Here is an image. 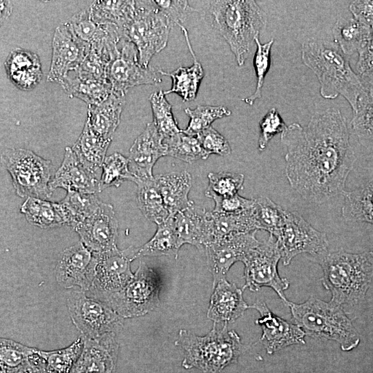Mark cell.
<instances>
[{
    "label": "cell",
    "instance_id": "b9f144b4",
    "mask_svg": "<svg viewBox=\"0 0 373 373\" xmlns=\"http://www.w3.org/2000/svg\"><path fill=\"white\" fill-rule=\"evenodd\" d=\"M67 23L80 40L90 45L106 39L111 27V25L97 23L92 19L89 8L77 12Z\"/></svg>",
    "mask_w": 373,
    "mask_h": 373
},
{
    "label": "cell",
    "instance_id": "7c38bea8",
    "mask_svg": "<svg viewBox=\"0 0 373 373\" xmlns=\"http://www.w3.org/2000/svg\"><path fill=\"white\" fill-rule=\"evenodd\" d=\"M67 305L74 325L85 337L97 338L122 326V317L107 303L88 297L82 289L73 291Z\"/></svg>",
    "mask_w": 373,
    "mask_h": 373
},
{
    "label": "cell",
    "instance_id": "52a82bcc",
    "mask_svg": "<svg viewBox=\"0 0 373 373\" xmlns=\"http://www.w3.org/2000/svg\"><path fill=\"white\" fill-rule=\"evenodd\" d=\"M171 27L168 17L153 1H135L133 17L124 35L137 48L141 65L149 67L153 57L166 46Z\"/></svg>",
    "mask_w": 373,
    "mask_h": 373
},
{
    "label": "cell",
    "instance_id": "60d3db41",
    "mask_svg": "<svg viewBox=\"0 0 373 373\" xmlns=\"http://www.w3.org/2000/svg\"><path fill=\"white\" fill-rule=\"evenodd\" d=\"M167 146V155L187 163L206 160L209 155L202 147L196 136L185 133L182 130L175 135L164 140Z\"/></svg>",
    "mask_w": 373,
    "mask_h": 373
},
{
    "label": "cell",
    "instance_id": "f6af8a7d",
    "mask_svg": "<svg viewBox=\"0 0 373 373\" xmlns=\"http://www.w3.org/2000/svg\"><path fill=\"white\" fill-rule=\"evenodd\" d=\"M133 180L128 158L117 152L106 157L99 179L100 191L111 186L118 187L125 180Z\"/></svg>",
    "mask_w": 373,
    "mask_h": 373
},
{
    "label": "cell",
    "instance_id": "836d02e7",
    "mask_svg": "<svg viewBox=\"0 0 373 373\" xmlns=\"http://www.w3.org/2000/svg\"><path fill=\"white\" fill-rule=\"evenodd\" d=\"M26 220L41 229H50L66 224L58 202L36 198H27L20 208Z\"/></svg>",
    "mask_w": 373,
    "mask_h": 373
},
{
    "label": "cell",
    "instance_id": "74e56055",
    "mask_svg": "<svg viewBox=\"0 0 373 373\" xmlns=\"http://www.w3.org/2000/svg\"><path fill=\"white\" fill-rule=\"evenodd\" d=\"M365 90L353 112L351 126L359 142L367 148L373 147V84H364Z\"/></svg>",
    "mask_w": 373,
    "mask_h": 373
},
{
    "label": "cell",
    "instance_id": "e0dca14e",
    "mask_svg": "<svg viewBox=\"0 0 373 373\" xmlns=\"http://www.w3.org/2000/svg\"><path fill=\"white\" fill-rule=\"evenodd\" d=\"M256 233L231 236L205 247L213 287L220 280L226 278L227 273L235 262H242L247 254L259 244Z\"/></svg>",
    "mask_w": 373,
    "mask_h": 373
},
{
    "label": "cell",
    "instance_id": "e575fe53",
    "mask_svg": "<svg viewBox=\"0 0 373 373\" xmlns=\"http://www.w3.org/2000/svg\"><path fill=\"white\" fill-rule=\"evenodd\" d=\"M59 84L70 97L80 99L88 106L101 103L113 90L111 84L108 82L82 78L77 75L74 77L68 76Z\"/></svg>",
    "mask_w": 373,
    "mask_h": 373
},
{
    "label": "cell",
    "instance_id": "cb8c5ba5",
    "mask_svg": "<svg viewBox=\"0 0 373 373\" xmlns=\"http://www.w3.org/2000/svg\"><path fill=\"white\" fill-rule=\"evenodd\" d=\"M174 228L182 244H190L198 248L211 242L209 211L192 207L173 215Z\"/></svg>",
    "mask_w": 373,
    "mask_h": 373
},
{
    "label": "cell",
    "instance_id": "83f0119b",
    "mask_svg": "<svg viewBox=\"0 0 373 373\" xmlns=\"http://www.w3.org/2000/svg\"><path fill=\"white\" fill-rule=\"evenodd\" d=\"M186 39L188 48L193 58V64L189 67L180 66L175 70L167 73L160 70L162 75L169 76L172 79L171 88L164 92L165 95L175 93L182 97L184 102L193 101L196 98L199 86L204 77V70L197 59L190 43L187 30L180 26Z\"/></svg>",
    "mask_w": 373,
    "mask_h": 373
},
{
    "label": "cell",
    "instance_id": "9a60e30c",
    "mask_svg": "<svg viewBox=\"0 0 373 373\" xmlns=\"http://www.w3.org/2000/svg\"><path fill=\"white\" fill-rule=\"evenodd\" d=\"M137 248H117L95 252V267L93 286L106 294L122 289L133 278L131 262L137 258Z\"/></svg>",
    "mask_w": 373,
    "mask_h": 373
},
{
    "label": "cell",
    "instance_id": "1f68e13d",
    "mask_svg": "<svg viewBox=\"0 0 373 373\" xmlns=\"http://www.w3.org/2000/svg\"><path fill=\"white\" fill-rule=\"evenodd\" d=\"M101 202L95 194L68 191L58 203L66 224L75 229L97 211Z\"/></svg>",
    "mask_w": 373,
    "mask_h": 373
},
{
    "label": "cell",
    "instance_id": "681fc988",
    "mask_svg": "<svg viewBox=\"0 0 373 373\" xmlns=\"http://www.w3.org/2000/svg\"><path fill=\"white\" fill-rule=\"evenodd\" d=\"M110 61L108 53L90 47L87 56L76 70V75L82 78L108 82L106 68Z\"/></svg>",
    "mask_w": 373,
    "mask_h": 373
},
{
    "label": "cell",
    "instance_id": "5b68a950",
    "mask_svg": "<svg viewBox=\"0 0 373 373\" xmlns=\"http://www.w3.org/2000/svg\"><path fill=\"white\" fill-rule=\"evenodd\" d=\"M291 317L310 337L337 342L341 349L349 352L360 343L359 334L342 306L311 297L302 303L287 301Z\"/></svg>",
    "mask_w": 373,
    "mask_h": 373
},
{
    "label": "cell",
    "instance_id": "ab89813d",
    "mask_svg": "<svg viewBox=\"0 0 373 373\" xmlns=\"http://www.w3.org/2000/svg\"><path fill=\"white\" fill-rule=\"evenodd\" d=\"M84 346L83 337H79L68 347L52 351L38 350L47 373H70Z\"/></svg>",
    "mask_w": 373,
    "mask_h": 373
},
{
    "label": "cell",
    "instance_id": "f1b7e54d",
    "mask_svg": "<svg viewBox=\"0 0 373 373\" xmlns=\"http://www.w3.org/2000/svg\"><path fill=\"white\" fill-rule=\"evenodd\" d=\"M211 242L231 236L256 231L258 229L254 206L245 211L234 214L209 212Z\"/></svg>",
    "mask_w": 373,
    "mask_h": 373
},
{
    "label": "cell",
    "instance_id": "f907efd6",
    "mask_svg": "<svg viewBox=\"0 0 373 373\" xmlns=\"http://www.w3.org/2000/svg\"><path fill=\"white\" fill-rule=\"evenodd\" d=\"M260 135L258 149L264 151L270 140L277 134H282L287 128L284 120L276 108H271L261 119L259 123Z\"/></svg>",
    "mask_w": 373,
    "mask_h": 373
},
{
    "label": "cell",
    "instance_id": "4316f807",
    "mask_svg": "<svg viewBox=\"0 0 373 373\" xmlns=\"http://www.w3.org/2000/svg\"><path fill=\"white\" fill-rule=\"evenodd\" d=\"M125 95L112 90L101 103L88 106L86 121L97 133L104 138L112 139L119 124Z\"/></svg>",
    "mask_w": 373,
    "mask_h": 373
},
{
    "label": "cell",
    "instance_id": "ffe728a7",
    "mask_svg": "<svg viewBox=\"0 0 373 373\" xmlns=\"http://www.w3.org/2000/svg\"><path fill=\"white\" fill-rule=\"evenodd\" d=\"M165 155H167V146L164 137L153 122L148 123L129 150L128 159L130 171L134 177L133 182L153 178L155 164Z\"/></svg>",
    "mask_w": 373,
    "mask_h": 373
},
{
    "label": "cell",
    "instance_id": "6da1fadb",
    "mask_svg": "<svg viewBox=\"0 0 373 373\" xmlns=\"http://www.w3.org/2000/svg\"><path fill=\"white\" fill-rule=\"evenodd\" d=\"M280 140L287 149L286 178L303 198L322 204L342 194L356 156L339 109L315 113L305 127L291 124Z\"/></svg>",
    "mask_w": 373,
    "mask_h": 373
},
{
    "label": "cell",
    "instance_id": "91938a15",
    "mask_svg": "<svg viewBox=\"0 0 373 373\" xmlns=\"http://www.w3.org/2000/svg\"><path fill=\"white\" fill-rule=\"evenodd\" d=\"M19 373H47L44 362L38 354V350L31 363Z\"/></svg>",
    "mask_w": 373,
    "mask_h": 373
},
{
    "label": "cell",
    "instance_id": "ee69618b",
    "mask_svg": "<svg viewBox=\"0 0 373 373\" xmlns=\"http://www.w3.org/2000/svg\"><path fill=\"white\" fill-rule=\"evenodd\" d=\"M255 211L259 230L276 237L283 226L287 210L267 197L255 199Z\"/></svg>",
    "mask_w": 373,
    "mask_h": 373
},
{
    "label": "cell",
    "instance_id": "d6986e66",
    "mask_svg": "<svg viewBox=\"0 0 373 373\" xmlns=\"http://www.w3.org/2000/svg\"><path fill=\"white\" fill-rule=\"evenodd\" d=\"M81 241L94 252L115 249L118 235V222L113 207L101 202L97 211L74 229Z\"/></svg>",
    "mask_w": 373,
    "mask_h": 373
},
{
    "label": "cell",
    "instance_id": "8992f818",
    "mask_svg": "<svg viewBox=\"0 0 373 373\" xmlns=\"http://www.w3.org/2000/svg\"><path fill=\"white\" fill-rule=\"evenodd\" d=\"M176 345L184 351L182 367L197 368L204 373H220L227 366L236 363L242 350L240 337L234 330L229 331L227 324L218 329L214 323L211 331L203 336L182 329Z\"/></svg>",
    "mask_w": 373,
    "mask_h": 373
},
{
    "label": "cell",
    "instance_id": "c3c4849f",
    "mask_svg": "<svg viewBox=\"0 0 373 373\" xmlns=\"http://www.w3.org/2000/svg\"><path fill=\"white\" fill-rule=\"evenodd\" d=\"M209 184L205 195H216L230 196L238 193L243 188V174L229 172L209 173L207 175Z\"/></svg>",
    "mask_w": 373,
    "mask_h": 373
},
{
    "label": "cell",
    "instance_id": "5bb4252c",
    "mask_svg": "<svg viewBox=\"0 0 373 373\" xmlns=\"http://www.w3.org/2000/svg\"><path fill=\"white\" fill-rule=\"evenodd\" d=\"M52 59L47 79L60 83L70 71H76L90 50V45L80 40L67 22L54 32Z\"/></svg>",
    "mask_w": 373,
    "mask_h": 373
},
{
    "label": "cell",
    "instance_id": "603a6c76",
    "mask_svg": "<svg viewBox=\"0 0 373 373\" xmlns=\"http://www.w3.org/2000/svg\"><path fill=\"white\" fill-rule=\"evenodd\" d=\"M242 290L226 278L214 287L207 311V318L214 323L228 325L242 316L249 306L245 301Z\"/></svg>",
    "mask_w": 373,
    "mask_h": 373
},
{
    "label": "cell",
    "instance_id": "8d00e7d4",
    "mask_svg": "<svg viewBox=\"0 0 373 373\" xmlns=\"http://www.w3.org/2000/svg\"><path fill=\"white\" fill-rule=\"evenodd\" d=\"M135 183L137 185L138 205L143 215L157 225L165 222L170 213L156 186L155 177L137 180Z\"/></svg>",
    "mask_w": 373,
    "mask_h": 373
},
{
    "label": "cell",
    "instance_id": "9c48e42d",
    "mask_svg": "<svg viewBox=\"0 0 373 373\" xmlns=\"http://www.w3.org/2000/svg\"><path fill=\"white\" fill-rule=\"evenodd\" d=\"M161 286L157 273L140 262L133 278L122 289L106 294L107 304L122 318L143 316L159 305Z\"/></svg>",
    "mask_w": 373,
    "mask_h": 373
},
{
    "label": "cell",
    "instance_id": "7402d4cb",
    "mask_svg": "<svg viewBox=\"0 0 373 373\" xmlns=\"http://www.w3.org/2000/svg\"><path fill=\"white\" fill-rule=\"evenodd\" d=\"M57 188L67 191L95 194L100 192L99 179L86 170L72 148L67 146L63 162L49 183L52 192Z\"/></svg>",
    "mask_w": 373,
    "mask_h": 373
},
{
    "label": "cell",
    "instance_id": "44dd1931",
    "mask_svg": "<svg viewBox=\"0 0 373 373\" xmlns=\"http://www.w3.org/2000/svg\"><path fill=\"white\" fill-rule=\"evenodd\" d=\"M82 337L83 349L70 373H115L119 344L115 333L97 338Z\"/></svg>",
    "mask_w": 373,
    "mask_h": 373
},
{
    "label": "cell",
    "instance_id": "277c9868",
    "mask_svg": "<svg viewBox=\"0 0 373 373\" xmlns=\"http://www.w3.org/2000/svg\"><path fill=\"white\" fill-rule=\"evenodd\" d=\"M214 28L233 53L238 65H244L251 46L265 27V12L256 1L223 0L209 1Z\"/></svg>",
    "mask_w": 373,
    "mask_h": 373
},
{
    "label": "cell",
    "instance_id": "11a10c76",
    "mask_svg": "<svg viewBox=\"0 0 373 373\" xmlns=\"http://www.w3.org/2000/svg\"><path fill=\"white\" fill-rule=\"evenodd\" d=\"M159 9L168 17L171 25L180 26L187 15L195 11L187 1L153 0Z\"/></svg>",
    "mask_w": 373,
    "mask_h": 373
},
{
    "label": "cell",
    "instance_id": "8fae6325",
    "mask_svg": "<svg viewBox=\"0 0 373 373\" xmlns=\"http://www.w3.org/2000/svg\"><path fill=\"white\" fill-rule=\"evenodd\" d=\"M275 238L285 266L301 254H309L314 260L328 252L326 233L314 228L296 212L287 210L284 223Z\"/></svg>",
    "mask_w": 373,
    "mask_h": 373
},
{
    "label": "cell",
    "instance_id": "d4e9b609",
    "mask_svg": "<svg viewBox=\"0 0 373 373\" xmlns=\"http://www.w3.org/2000/svg\"><path fill=\"white\" fill-rule=\"evenodd\" d=\"M155 182L170 216L193 205L189 199L192 185L189 172L183 171L160 175L155 177Z\"/></svg>",
    "mask_w": 373,
    "mask_h": 373
},
{
    "label": "cell",
    "instance_id": "7bdbcfd3",
    "mask_svg": "<svg viewBox=\"0 0 373 373\" xmlns=\"http://www.w3.org/2000/svg\"><path fill=\"white\" fill-rule=\"evenodd\" d=\"M149 101L153 112V122L164 140L180 133L182 129L178 126L173 115L172 106L167 101L164 92L160 90L152 93Z\"/></svg>",
    "mask_w": 373,
    "mask_h": 373
},
{
    "label": "cell",
    "instance_id": "2e32d148",
    "mask_svg": "<svg viewBox=\"0 0 373 373\" xmlns=\"http://www.w3.org/2000/svg\"><path fill=\"white\" fill-rule=\"evenodd\" d=\"M95 267V252L80 240L61 253L55 267V278L64 288L78 286L84 291L88 290L93 285Z\"/></svg>",
    "mask_w": 373,
    "mask_h": 373
},
{
    "label": "cell",
    "instance_id": "7a4b0ae2",
    "mask_svg": "<svg viewBox=\"0 0 373 373\" xmlns=\"http://www.w3.org/2000/svg\"><path fill=\"white\" fill-rule=\"evenodd\" d=\"M303 64L317 77L321 95L334 99L338 95L350 104L353 112L365 86L352 68L347 55L334 42L318 39L305 41L301 48Z\"/></svg>",
    "mask_w": 373,
    "mask_h": 373
},
{
    "label": "cell",
    "instance_id": "d590c367",
    "mask_svg": "<svg viewBox=\"0 0 373 373\" xmlns=\"http://www.w3.org/2000/svg\"><path fill=\"white\" fill-rule=\"evenodd\" d=\"M182 244L174 228L173 216H170L163 223L157 225L153 238L137 248V258L141 256H175Z\"/></svg>",
    "mask_w": 373,
    "mask_h": 373
},
{
    "label": "cell",
    "instance_id": "3957f363",
    "mask_svg": "<svg viewBox=\"0 0 373 373\" xmlns=\"http://www.w3.org/2000/svg\"><path fill=\"white\" fill-rule=\"evenodd\" d=\"M323 269V287L331 302L342 306L362 303L373 278V251L353 254L339 250L314 259Z\"/></svg>",
    "mask_w": 373,
    "mask_h": 373
},
{
    "label": "cell",
    "instance_id": "4dcf8cb0",
    "mask_svg": "<svg viewBox=\"0 0 373 373\" xmlns=\"http://www.w3.org/2000/svg\"><path fill=\"white\" fill-rule=\"evenodd\" d=\"M332 33L335 43L347 56L363 48L372 30L354 17H341L336 21Z\"/></svg>",
    "mask_w": 373,
    "mask_h": 373
},
{
    "label": "cell",
    "instance_id": "30bf717a",
    "mask_svg": "<svg viewBox=\"0 0 373 373\" xmlns=\"http://www.w3.org/2000/svg\"><path fill=\"white\" fill-rule=\"evenodd\" d=\"M281 259L280 249L276 238L269 234L267 240L260 242L245 256L244 278L247 288L257 291L262 287H268L274 290L286 304L284 291L289 288V282L281 278L278 271V264Z\"/></svg>",
    "mask_w": 373,
    "mask_h": 373
},
{
    "label": "cell",
    "instance_id": "6f0895ef",
    "mask_svg": "<svg viewBox=\"0 0 373 373\" xmlns=\"http://www.w3.org/2000/svg\"><path fill=\"white\" fill-rule=\"evenodd\" d=\"M42 76L41 68H37L21 72H16L8 75V77L19 89L30 90L35 88L40 82Z\"/></svg>",
    "mask_w": 373,
    "mask_h": 373
},
{
    "label": "cell",
    "instance_id": "f35d334b",
    "mask_svg": "<svg viewBox=\"0 0 373 373\" xmlns=\"http://www.w3.org/2000/svg\"><path fill=\"white\" fill-rule=\"evenodd\" d=\"M37 350L1 338L0 340L1 373H19L31 363L37 354Z\"/></svg>",
    "mask_w": 373,
    "mask_h": 373
},
{
    "label": "cell",
    "instance_id": "ac0fdd59",
    "mask_svg": "<svg viewBox=\"0 0 373 373\" xmlns=\"http://www.w3.org/2000/svg\"><path fill=\"white\" fill-rule=\"evenodd\" d=\"M249 308L257 310L260 317L256 323L262 329L260 341L267 353L272 354L286 347L305 343V333L294 323L289 322L274 314L263 301L257 300Z\"/></svg>",
    "mask_w": 373,
    "mask_h": 373
},
{
    "label": "cell",
    "instance_id": "816d5d0a",
    "mask_svg": "<svg viewBox=\"0 0 373 373\" xmlns=\"http://www.w3.org/2000/svg\"><path fill=\"white\" fill-rule=\"evenodd\" d=\"M7 75L16 72L41 68L38 55L31 51L20 48L12 50L4 62Z\"/></svg>",
    "mask_w": 373,
    "mask_h": 373
},
{
    "label": "cell",
    "instance_id": "7dc6e473",
    "mask_svg": "<svg viewBox=\"0 0 373 373\" xmlns=\"http://www.w3.org/2000/svg\"><path fill=\"white\" fill-rule=\"evenodd\" d=\"M256 50L254 57V66L256 75V86L255 91L242 100L249 104L253 105L255 101L262 97V90L266 74L267 73L271 62V49L274 42V39L265 44H261L259 37L255 39Z\"/></svg>",
    "mask_w": 373,
    "mask_h": 373
},
{
    "label": "cell",
    "instance_id": "9f6ffc18",
    "mask_svg": "<svg viewBox=\"0 0 373 373\" xmlns=\"http://www.w3.org/2000/svg\"><path fill=\"white\" fill-rule=\"evenodd\" d=\"M358 54L356 73L364 84H373V31Z\"/></svg>",
    "mask_w": 373,
    "mask_h": 373
},
{
    "label": "cell",
    "instance_id": "ba28073f",
    "mask_svg": "<svg viewBox=\"0 0 373 373\" xmlns=\"http://www.w3.org/2000/svg\"><path fill=\"white\" fill-rule=\"evenodd\" d=\"M1 161L11 175L19 196L46 200L50 198L49 183L54 168L50 160L30 150L9 149L2 153Z\"/></svg>",
    "mask_w": 373,
    "mask_h": 373
},
{
    "label": "cell",
    "instance_id": "94428289",
    "mask_svg": "<svg viewBox=\"0 0 373 373\" xmlns=\"http://www.w3.org/2000/svg\"><path fill=\"white\" fill-rule=\"evenodd\" d=\"M12 10V6L10 1H1V18L6 19L9 17Z\"/></svg>",
    "mask_w": 373,
    "mask_h": 373
},
{
    "label": "cell",
    "instance_id": "4fadbf2b",
    "mask_svg": "<svg viewBox=\"0 0 373 373\" xmlns=\"http://www.w3.org/2000/svg\"><path fill=\"white\" fill-rule=\"evenodd\" d=\"M162 76L160 69L140 64L137 48L126 37L120 40L106 68V79L113 91L123 94L136 86L157 84Z\"/></svg>",
    "mask_w": 373,
    "mask_h": 373
},
{
    "label": "cell",
    "instance_id": "db71d44e",
    "mask_svg": "<svg viewBox=\"0 0 373 373\" xmlns=\"http://www.w3.org/2000/svg\"><path fill=\"white\" fill-rule=\"evenodd\" d=\"M196 137L202 147L209 155L217 154L221 156H227L231 152L227 140L212 126L199 133Z\"/></svg>",
    "mask_w": 373,
    "mask_h": 373
},
{
    "label": "cell",
    "instance_id": "d6a6232c",
    "mask_svg": "<svg viewBox=\"0 0 373 373\" xmlns=\"http://www.w3.org/2000/svg\"><path fill=\"white\" fill-rule=\"evenodd\" d=\"M135 3V1H95L89 10L97 23L115 26L124 34V28L133 17Z\"/></svg>",
    "mask_w": 373,
    "mask_h": 373
},
{
    "label": "cell",
    "instance_id": "bcb514c9",
    "mask_svg": "<svg viewBox=\"0 0 373 373\" xmlns=\"http://www.w3.org/2000/svg\"><path fill=\"white\" fill-rule=\"evenodd\" d=\"M184 112L190 120L187 127L182 131L194 136L211 126L215 120L231 114L225 106L209 105H198L195 109L187 108Z\"/></svg>",
    "mask_w": 373,
    "mask_h": 373
},
{
    "label": "cell",
    "instance_id": "680465c9",
    "mask_svg": "<svg viewBox=\"0 0 373 373\" xmlns=\"http://www.w3.org/2000/svg\"><path fill=\"white\" fill-rule=\"evenodd\" d=\"M349 10L353 17L369 27L373 31V1H352Z\"/></svg>",
    "mask_w": 373,
    "mask_h": 373
},
{
    "label": "cell",
    "instance_id": "f546056e",
    "mask_svg": "<svg viewBox=\"0 0 373 373\" xmlns=\"http://www.w3.org/2000/svg\"><path fill=\"white\" fill-rule=\"evenodd\" d=\"M341 213L347 221L373 224V178L354 190L342 193Z\"/></svg>",
    "mask_w": 373,
    "mask_h": 373
},
{
    "label": "cell",
    "instance_id": "484cf974",
    "mask_svg": "<svg viewBox=\"0 0 373 373\" xmlns=\"http://www.w3.org/2000/svg\"><path fill=\"white\" fill-rule=\"evenodd\" d=\"M111 140L97 133L86 121L82 133L72 147L82 165L97 178Z\"/></svg>",
    "mask_w": 373,
    "mask_h": 373
},
{
    "label": "cell",
    "instance_id": "f5cc1de1",
    "mask_svg": "<svg viewBox=\"0 0 373 373\" xmlns=\"http://www.w3.org/2000/svg\"><path fill=\"white\" fill-rule=\"evenodd\" d=\"M215 202L213 212L221 214H234L245 211L252 208L255 204V199L243 198L238 193L230 196H219L209 195Z\"/></svg>",
    "mask_w": 373,
    "mask_h": 373
}]
</instances>
